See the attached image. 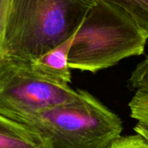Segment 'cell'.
I'll list each match as a JSON object with an SVG mask.
<instances>
[{
  "instance_id": "cell-1",
  "label": "cell",
  "mask_w": 148,
  "mask_h": 148,
  "mask_svg": "<svg viewBox=\"0 0 148 148\" xmlns=\"http://www.w3.org/2000/svg\"><path fill=\"white\" fill-rule=\"evenodd\" d=\"M97 0H11L0 56L30 62L78 31Z\"/></svg>"
},
{
  "instance_id": "cell-2",
  "label": "cell",
  "mask_w": 148,
  "mask_h": 148,
  "mask_svg": "<svg viewBox=\"0 0 148 148\" xmlns=\"http://www.w3.org/2000/svg\"><path fill=\"white\" fill-rule=\"evenodd\" d=\"M17 122L34 132L43 148H108L121 138V119L86 90Z\"/></svg>"
},
{
  "instance_id": "cell-3",
  "label": "cell",
  "mask_w": 148,
  "mask_h": 148,
  "mask_svg": "<svg viewBox=\"0 0 148 148\" xmlns=\"http://www.w3.org/2000/svg\"><path fill=\"white\" fill-rule=\"evenodd\" d=\"M148 34L121 7L97 0L76 32L69 55L70 69L96 73L141 56Z\"/></svg>"
},
{
  "instance_id": "cell-4",
  "label": "cell",
  "mask_w": 148,
  "mask_h": 148,
  "mask_svg": "<svg viewBox=\"0 0 148 148\" xmlns=\"http://www.w3.org/2000/svg\"><path fill=\"white\" fill-rule=\"evenodd\" d=\"M80 89L49 82L29 62L0 56V114L18 121L45 108L76 99Z\"/></svg>"
},
{
  "instance_id": "cell-5",
  "label": "cell",
  "mask_w": 148,
  "mask_h": 148,
  "mask_svg": "<svg viewBox=\"0 0 148 148\" xmlns=\"http://www.w3.org/2000/svg\"><path fill=\"white\" fill-rule=\"evenodd\" d=\"M75 36L41 56L29 62L33 72L49 82L69 85L71 72L69 66V55Z\"/></svg>"
},
{
  "instance_id": "cell-6",
  "label": "cell",
  "mask_w": 148,
  "mask_h": 148,
  "mask_svg": "<svg viewBox=\"0 0 148 148\" xmlns=\"http://www.w3.org/2000/svg\"><path fill=\"white\" fill-rule=\"evenodd\" d=\"M0 148H43L38 136L24 125L0 114Z\"/></svg>"
},
{
  "instance_id": "cell-7",
  "label": "cell",
  "mask_w": 148,
  "mask_h": 148,
  "mask_svg": "<svg viewBox=\"0 0 148 148\" xmlns=\"http://www.w3.org/2000/svg\"><path fill=\"white\" fill-rule=\"evenodd\" d=\"M124 10L148 34V0H106Z\"/></svg>"
},
{
  "instance_id": "cell-8",
  "label": "cell",
  "mask_w": 148,
  "mask_h": 148,
  "mask_svg": "<svg viewBox=\"0 0 148 148\" xmlns=\"http://www.w3.org/2000/svg\"><path fill=\"white\" fill-rule=\"evenodd\" d=\"M128 108L131 118L148 129V94L134 92L128 102Z\"/></svg>"
},
{
  "instance_id": "cell-9",
  "label": "cell",
  "mask_w": 148,
  "mask_h": 148,
  "mask_svg": "<svg viewBox=\"0 0 148 148\" xmlns=\"http://www.w3.org/2000/svg\"><path fill=\"white\" fill-rule=\"evenodd\" d=\"M127 86L134 92L148 94V56L134 68L127 81Z\"/></svg>"
},
{
  "instance_id": "cell-10",
  "label": "cell",
  "mask_w": 148,
  "mask_h": 148,
  "mask_svg": "<svg viewBox=\"0 0 148 148\" xmlns=\"http://www.w3.org/2000/svg\"><path fill=\"white\" fill-rule=\"evenodd\" d=\"M108 148H148V141L135 133L133 135L121 136Z\"/></svg>"
},
{
  "instance_id": "cell-11",
  "label": "cell",
  "mask_w": 148,
  "mask_h": 148,
  "mask_svg": "<svg viewBox=\"0 0 148 148\" xmlns=\"http://www.w3.org/2000/svg\"><path fill=\"white\" fill-rule=\"evenodd\" d=\"M11 0H0V43L2 41L7 14Z\"/></svg>"
},
{
  "instance_id": "cell-12",
  "label": "cell",
  "mask_w": 148,
  "mask_h": 148,
  "mask_svg": "<svg viewBox=\"0 0 148 148\" xmlns=\"http://www.w3.org/2000/svg\"><path fill=\"white\" fill-rule=\"evenodd\" d=\"M134 132L136 134L141 135L146 140L148 141V129L143 127L142 126H140V125H139V124L136 123V125L134 127Z\"/></svg>"
}]
</instances>
